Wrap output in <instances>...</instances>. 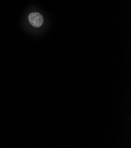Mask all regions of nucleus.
Returning a JSON list of instances; mask_svg holds the SVG:
<instances>
[{
  "label": "nucleus",
  "instance_id": "nucleus-1",
  "mask_svg": "<svg viewBox=\"0 0 131 148\" xmlns=\"http://www.w3.org/2000/svg\"><path fill=\"white\" fill-rule=\"evenodd\" d=\"M28 20L30 24L35 27H41L43 23V18L38 12H33L29 15Z\"/></svg>",
  "mask_w": 131,
  "mask_h": 148
}]
</instances>
